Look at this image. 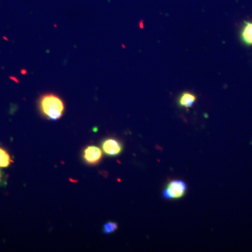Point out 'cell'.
Masks as SVG:
<instances>
[{
  "mask_svg": "<svg viewBox=\"0 0 252 252\" xmlns=\"http://www.w3.org/2000/svg\"><path fill=\"white\" fill-rule=\"evenodd\" d=\"M39 109L46 119L56 121L62 117L65 107L63 99L59 96L48 94L41 96L39 99Z\"/></svg>",
  "mask_w": 252,
  "mask_h": 252,
  "instance_id": "6da1fadb",
  "label": "cell"
},
{
  "mask_svg": "<svg viewBox=\"0 0 252 252\" xmlns=\"http://www.w3.org/2000/svg\"><path fill=\"white\" fill-rule=\"evenodd\" d=\"M187 189V185L183 181H171L164 189L162 196L166 199L182 198L185 196Z\"/></svg>",
  "mask_w": 252,
  "mask_h": 252,
  "instance_id": "7a4b0ae2",
  "label": "cell"
},
{
  "mask_svg": "<svg viewBox=\"0 0 252 252\" xmlns=\"http://www.w3.org/2000/svg\"><path fill=\"white\" fill-rule=\"evenodd\" d=\"M102 158V151L94 145L88 146L83 152V159L88 165H97Z\"/></svg>",
  "mask_w": 252,
  "mask_h": 252,
  "instance_id": "3957f363",
  "label": "cell"
},
{
  "mask_svg": "<svg viewBox=\"0 0 252 252\" xmlns=\"http://www.w3.org/2000/svg\"><path fill=\"white\" fill-rule=\"evenodd\" d=\"M101 147L104 153L109 157H116L119 155L123 151L122 144L117 139L112 138V137H109L102 141Z\"/></svg>",
  "mask_w": 252,
  "mask_h": 252,
  "instance_id": "277c9868",
  "label": "cell"
},
{
  "mask_svg": "<svg viewBox=\"0 0 252 252\" xmlns=\"http://www.w3.org/2000/svg\"><path fill=\"white\" fill-rule=\"evenodd\" d=\"M197 97L195 94H192V93L188 92V91H185V92L182 93L180 97H179V105L182 108L189 109L192 107Z\"/></svg>",
  "mask_w": 252,
  "mask_h": 252,
  "instance_id": "5b68a950",
  "label": "cell"
},
{
  "mask_svg": "<svg viewBox=\"0 0 252 252\" xmlns=\"http://www.w3.org/2000/svg\"><path fill=\"white\" fill-rule=\"evenodd\" d=\"M242 41L246 46H252V21H245L240 33Z\"/></svg>",
  "mask_w": 252,
  "mask_h": 252,
  "instance_id": "8992f818",
  "label": "cell"
},
{
  "mask_svg": "<svg viewBox=\"0 0 252 252\" xmlns=\"http://www.w3.org/2000/svg\"><path fill=\"white\" fill-rule=\"evenodd\" d=\"M12 162L13 160L9 152L0 147V168L9 167Z\"/></svg>",
  "mask_w": 252,
  "mask_h": 252,
  "instance_id": "52a82bcc",
  "label": "cell"
},
{
  "mask_svg": "<svg viewBox=\"0 0 252 252\" xmlns=\"http://www.w3.org/2000/svg\"><path fill=\"white\" fill-rule=\"evenodd\" d=\"M117 228L118 224L116 222L109 221L104 225L102 231H103V233H105V234H110V233H114V231H116Z\"/></svg>",
  "mask_w": 252,
  "mask_h": 252,
  "instance_id": "ba28073f",
  "label": "cell"
}]
</instances>
